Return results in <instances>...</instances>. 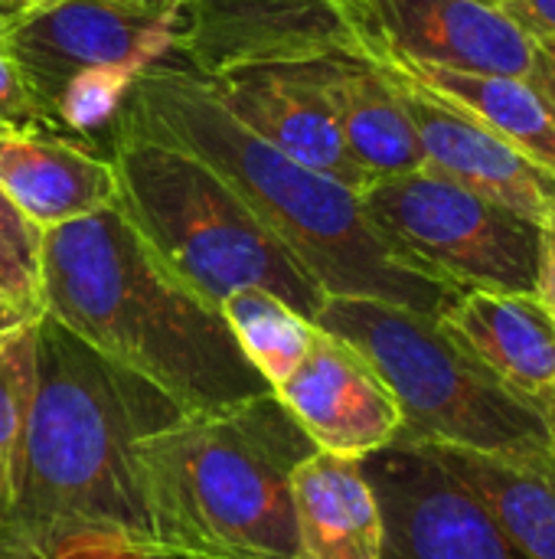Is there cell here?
<instances>
[{
  "label": "cell",
  "mask_w": 555,
  "mask_h": 559,
  "mask_svg": "<svg viewBox=\"0 0 555 559\" xmlns=\"http://www.w3.org/2000/svg\"><path fill=\"white\" fill-rule=\"evenodd\" d=\"M180 416L150 383L43 314L23 465L0 521V554L46 557L75 544L154 554L134 445Z\"/></svg>",
  "instance_id": "cell-1"
},
{
  "label": "cell",
  "mask_w": 555,
  "mask_h": 559,
  "mask_svg": "<svg viewBox=\"0 0 555 559\" xmlns=\"http://www.w3.org/2000/svg\"><path fill=\"white\" fill-rule=\"evenodd\" d=\"M39 285L52 321L183 416L272 393L222 311L154 255L118 203L43 233Z\"/></svg>",
  "instance_id": "cell-2"
},
{
  "label": "cell",
  "mask_w": 555,
  "mask_h": 559,
  "mask_svg": "<svg viewBox=\"0 0 555 559\" xmlns=\"http://www.w3.org/2000/svg\"><path fill=\"white\" fill-rule=\"evenodd\" d=\"M121 115L206 160L327 298H373L438 318L458 295L389 246L357 190L265 144L183 62L144 69Z\"/></svg>",
  "instance_id": "cell-3"
},
{
  "label": "cell",
  "mask_w": 555,
  "mask_h": 559,
  "mask_svg": "<svg viewBox=\"0 0 555 559\" xmlns=\"http://www.w3.org/2000/svg\"><path fill=\"white\" fill-rule=\"evenodd\" d=\"M311 452L275 393L141 436L134 459L154 554L301 559L291 475Z\"/></svg>",
  "instance_id": "cell-4"
},
{
  "label": "cell",
  "mask_w": 555,
  "mask_h": 559,
  "mask_svg": "<svg viewBox=\"0 0 555 559\" xmlns=\"http://www.w3.org/2000/svg\"><path fill=\"white\" fill-rule=\"evenodd\" d=\"M108 138L118 206L173 275L216 308L262 288L317 321L327 295L206 160L121 111Z\"/></svg>",
  "instance_id": "cell-5"
},
{
  "label": "cell",
  "mask_w": 555,
  "mask_h": 559,
  "mask_svg": "<svg viewBox=\"0 0 555 559\" xmlns=\"http://www.w3.org/2000/svg\"><path fill=\"white\" fill-rule=\"evenodd\" d=\"M314 324L353 344L389 386L402 416L396 442L484 455L555 452L543 409L504 390L435 314L373 298H327Z\"/></svg>",
  "instance_id": "cell-6"
},
{
  "label": "cell",
  "mask_w": 555,
  "mask_h": 559,
  "mask_svg": "<svg viewBox=\"0 0 555 559\" xmlns=\"http://www.w3.org/2000/svg\"><path fill=\"white\" fill-rule=\"evenodd\" d=\"M363 206L389 246L451 292L536 295L543 226L435 174L370 183Z\"/></svg>",
  "instance_id": "cell-7"
},
{
  "label": "cell",
  "mask_w": 555,
  "mask_h": 559,
  "mask_svg": "<svg viewBox=\"0 0 555 559\" xmlns=\"http://www.w3.org/2000/svg\"><path fill=\"white\" fill-rule=\"evenodd\" d=\"M177 33L180 7L141 0H43L0 23V46L52 118L59 95L82 75H141L157 62L177 59Z\"/></svg>",
  "instance_id": "cell-8"
},
{
  "label": "cell",
  "mask_w": 555,
  "mask_h": 559,
  "mask_svg": "<svg viewBox=\"0 0 555 559\" xmlns=\"http://www.w3.org/2000/svg\"><path fill=\"white\" fill-rule=\"evenodd\" d=\"M376 62L530 79L536 36L478 0H337Z\"/></svg>",
  "instance_id": "cell-9"
},
{
  "label": "cell",
  "mask_w": 555,
  "mask_h": 559,
  "mask_svg": "<svg viewBox=\"0 0 555 559\" xmlns=\"http://www.w3.org/2000/svg\"><path fill=\"white\" fill-rule=\"evenodd\" d=\"M363 468L383 514L379 559H527L429 445L393 442Z\"/></svg>",
  "instance_id": "cell-10"
},
{
  "label": "cell",
  "mask_w": 555,
  "mask_h": 559,
  "mask_svg": "<svg viewBox=\"0 0 555 559\" xmlns=\"http://www.w3.org/2000/svg\"><path fill=\"white\" fill-rule=\"evenodd\" d=\"M363 52L337 0H183L177 59L213 79L239 66Z\"/></svg>",
  "instance_id": "cell-11"
},
{
  "label": "cell",
  "mask_w": 555,
  "mask_h": 559,
  "mask_svg": "<svg viewBox=\"0 0 555 559\" xmlns=\"http://www.w3.org/2000/svg\"><path fill=\"white\" fill-rule=\"evenodd\" d=\"M278 403L317 452L366 459L396 442L402 416L373 364L317 328L301 367L275 390Z\"/></svg>",
  "instance_id": "cell-12"
},
{
  "label": "cell",
  "mask_w": 555,
  "mask_h": 559,
  "mask_svg": "<svg viewBox=\"0 0 555 559\" xmlns=\"http://www.w3.org/2000/svg\"><path fill=\"white\" fill-rule=\"evenodd\" d=\"M383 72L399 88V98L415 124L425 170H435L540 226L550 219L555 210L553 170L530 160L523 151H517L510 141H504L461 108L406 82L389 66H383Z\"/></svg>",
  "instance_id": "cell-13"
},
{
  "label": "cell",
  "mask_w": 555,
  "mask_h": 559,
  "mask_svg": "<svg viewBox=\"0 0 555 559\" xmlns=\"http://www.w3.org/2000/svg\"><path fill=\"white\" fill-rule=\"evenodd\" d=\"M206 85L232 118L285 157L327 174L357 193L370 187L366 174L343 144L334 111L298 62L239 66L206 79Z\"/></svg>",
  "instance_id": "cell-14"
},
{
  "label": "cell",
  "mask_w": 555,
  "mask_h": 559,
  "mask_svg": "<svg viewBox=\"0 0 555 559\" xmlns=\"http://www.w3.org/2000/svg\"><path fill=\"white\" fill-rule=\"evenodd\" d=\"M337 118L343 144L370 183L415 174L425 154L399 88L366 52H330L298 62Z\"/></svg>",
  "instance_id": "cell-15"
},
{
  "label": "cell",
  "mask_w": 555,
  "mask_h": 559,
  "mask_svg": "<svg viewBox=\"0 0 555 559\" xmlns=\"http://www.w3.org/2000/svg\"><path fill=\"white\" fill-rule=\"evenodd\" d=\"M438 321L523 403L543 409L555 393V314L536 295L461 292Z\"/></svg>",
  "instance_id": "cell-16"
},
{
  "label": "cell",
  "mask_w": 555,
  "mask_h": 559,
  "mask_svg": "<svg viewBox=\"0 0 555 559\" xmlns=\"http://www.w3.org/2000/svg\"><path fill=\"white\" fill-rule=\"evenodd\" d=\"M0 190L43 233L118 203L108 154L43 131H0Z\"/></svg>",
  "instance_id": "cell-17"
},
{
  "label": "cell",
  "mask_w": 555,
  "mask_h": 559,
  "mask_svg": "<svg viewBox=\"0 0 555 559\" xmlns=\"http://www.w3.org/2000/svg\"><path fill=\"white\" fill-rule=\"evenodd\" d=\"M298 557L379 559L383 514L363 459L311 452L291 475Z\"/></svg>",
  "instance_id": "cell-18"
},
{
  "label": "cell",
  "mask_w": 555,
  "mask_h": 559,
  "mask_svg": "<svg viewBox=\"0 0 555 559\" xmlns=\"http://www.w3.org/2000/svg\"><path fill=\"white\" fill-rule=\"evenodd\" d=\"M527 559H555V452L484 455L429 445Z\"/></svg>",
  "instance_id": "cell-19"
},
{
  "label": "cell",
  "mask_w": 555,
  "mask_h": 559,
  "mask_svg": "<svg viewBox=\"0 0 555 559\" xmlns=\"http://www.w3.org/2000/svg\"><path fill=\"white\" fill-rule=\"evenodd\" d=\"M399 72L406 82L419 85L445 98L448 105L461 108L530 160L555 174V118L550 115L540 92L530 79L514 75H478V72H451V69H429V66H396L383 62Z\"/></svg>",
  "instance_id": "cell-20"
},
{
  "label": "cell",
  "mask_w": 555,
  "mask_h": 559,
  "mask_svg": "<svg viewBox=\"0 0 555 559\" xmlns=\"http://www.w3.org/2000/svg\"><path fill=\"white\" fill-rule=\"evenodd\" d=\"M219 311L236 344L242 347L245 360L262 373L272 393L301 367V360L307 357L317 337L314 321H307L288 301L262 288H245L229 295L219 305Z\"/></svg>",
  "instance_id": "cell-21"
},
{
  "label": "cell",
  "mask_w": 555,
  "mask_h": 559,
  "mask_svg": "<svg viewBox=\"0 0 555 559\" xmlns=\"http://www.w3.org/2000/svg\"><path fill=\"white\" fill-rule=\"evenodd\" d=\"M36 334L39 321L0 341V495L13 498L23 465L26 423L36 390Z\"/></svg>",
  "instance_id": "cell-22"
},
{
  "label": "cell",
  "mask_w": 555,
  "mask_h": 559,
  "mask_svg": "<svg viewBox=\"0 0 555 559\" xmlns=\"http://www.w3.org/2000/svg\"><path fill=\"white\" fill-rule=\"evenodd\" d=\"M0 131H43L62 134L56 121L43 111L29 85L23 82L20 69L0 46Z\"/></svg>",
  "instance_id": "cell-23"
},
{
  "label": "cell",
  "mask_w": 555,
  "mask_h": 559,
  "mask_svg": "<svg viewBox=\"0 0 555 559\" xmlns=\"http://www.w3.org/2000/svg\"><path fill=\"white\" fill-rule=\"evenodd\" d=\"M530 85L540 92V98L546 102L550 115L555 118V39H550V36H536Z\"/></svg>",
  "instance_id": "cell-24"
},
{
  "label": "cell",
  "mask_w": 555,
  "mask_h": 559,
  "mask_svg": "<svg viewBox=\"0 0 555 559\" xmlns=\"http://www.w3.org/2000/svg\"><path fill=\"white\" fill-rule=\"evenodd\" d=\"M0 559H160L157 554L147 550H131V547H114V544H75V547H62L56 554L46 557H7Z\"/></svg>",
  "instance_id": "cell-25"
},
{
  "label": "cell",
  "mask_w": 555,
  "mask_h": 559,
  "mask_svg": "<svg viewBox=\"0 0 555 559\" xmlns=\"http://www.w3.org/2000/svg\"><path fill=\"white\" fill-rule=\"evenodd\" d=\"M510 16L533 36L555 39V0H514Z\"/></svg>",
  "instance_id": "cell-26"
},
{
  "label": "cell",
  "mask_w": 555,
  "mask_h": 559,
  "mask_svg": "<svg viewBox=\"0 0 555 559\" xmlns=\"http://www.w3.org/2000/svg\"><path fill=\"white\" fill-rule=\"evenodd\" d=\"M536 298L555 314V210L543 223V259H540V285Z\"/></svg>",
  "instance_id": "cell-27"
},
{
  "label": "cell",
  "mask_w": 555,
  "mask_h": 559,
  "mask_svg": "<svg viewBox=\"0 0 555 559\" xmlns=\"http://www.w3.org/2000/svg\"><path fill=\"white\" fill-rule=\"evenodd\" d=\"M39 318H43V314H29V311H23L20 305H13L10 298L0 295V341L13 337L16 331H23L26 324L39 321Z\"/></svg>",
  "instance_id": "cell-28"
},
{
  "label": "cell",
  "mask_w": 555,
  "mask_h": 559,
  "mask_svg": "<svg viewBox=\"0 0 555 559\" xmlns=\"http://www.w3.org/2000/svg\"><path fill=\"white\" fill-rule=\"evenodd\" d=\"M36 3H43V0H0V23L23 13V10H29V7H36Z\"/></svg>",
  "instance_id": "cell-29"
},
{
  "label": "cell",
  "mask_w": 555,
  "mask_h": 559,
  "mask_svg": "<svg viewBox=\"0 0 555 559\" xmlns=\"http://www.w3.org/2000/svg\"><path fill=\"white\" fill-rule=\"evenodd\" d=\"M543 416H546V423H550V432H553V445H555V393L543 403Z\"/></svg>",
  "instance_id": "cell-30"
},
{
  "label": "cell",
  "mask_w": 555,
  "mask_h": 559,
  "mask_svg": "<svg viewBox=\"0 0 555 559\" xmlns=\"http://www.w3.org/2000/svg\"><path fill=\"white\" fill-rule=\"evenodd\" d=\"M478 3H487V7L504 10V13H510V10H514V0H478Z\"/></svg>",
  "instance_id": "cell-31"
},
{
  "label": "cell",
  "mask_w": 555,
  "mask_h": 559,
  "mask_svg": "<svg viewBox=\"0 0 555 559\" xmlns=\"http://www.w3.org/2000/svg\"><path fill=\"white\" fill-rule=\"evenodd\" d=\"M141 3H160V7H183V0H141Z\"/></svg>",
  "instance_id": "cell-32"
},
{
  "label": "cell",
  "mask_w": 555,
  "mask_h": 559,
  "mask_svg": "<svg viewBox=\"0 0 555 559\" xmlns=\"http://www.w3.org/2000/svg\"><path fill=\"white\" fill-rule=\"evenodd\" d=\"M3 514H7V498L0 495V521H3Z\"/></svg>",
  "instance_id": "cell-33"
},
{
  "label": "cell",
  "mask_w": 555,
  "mask_h": 559,
  "mask_svg": "<svg viewBox=\"0 0 555 559\" xmlns=\"http://www.w3.org/2000/svg\"><path fill=\"white\" fill-rule=\"evenodd\" d=\"M160 559H190V557H170V554H157Z\"/></svg>",
  "instance_id": "cell-34"
}]
</instances>
